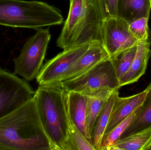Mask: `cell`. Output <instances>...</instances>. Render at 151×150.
<instances>
[{"mask_svg": "<svg viewBox=\"0 0 151 150\" xmlns=\"http://www.w3.org/2000/svg\"><path fill=\"white\" fill-rule=\"evenodd\" d=\"M150 0H119L117 16L129 23L142 18H149Z\"/></svg>", "mask_w": 151, "mask_h": 150, "instance_id": "15", "label": "cell"}, {"mask_svg": "<svg viewBox=\"0 0 151 150\" xmlns=\"http://www.w3.org/2000/svg\"><path fill=\"white\" fill-rule=\"evenodd\" d=\"M150 45L149 39L138 41L130 68L120 81L121 87L136 82L145 74L151 55Z\"/></svg>", "mask_w": 151, "mask_h": 150, "instance_id": "13", "label": "cell"}, {"mask_svg": "<svg viewBox=\"0 0 151 150\" xmlns=\"http://www.w3.org/2000/svg\"><path fill=\"white\" fill-rule=\"evenodd\" d=\"M119 90L113 92L95 120L91 134V143L95 150H100L101 143L109 123L115 100L119 95Z\"/></svg>", "mask_w": 151, "mask_h": 150, "instance_id": "14", "label": "cell"}, {"mask_svg": "<svg viewBox=\"0 0 151 150\" xmlns=\"http://www.w3.org/2000/svg\"><path fill=\"white\" fill-rule=\"evenodd\" d=\"M53 150L34 97L0 119V150Z\"/></svg>", "mask_w": 151, "mask_h": 150, "instance_id": "1", "label": "cell"}, {"mask_svg": "<svg viewBox=\"0 0 151 150\" xmlns=\"http://www.w3.org/2000/svg\"><path fill=\"white\" fill-rule=\"evenodd\" d=\"M149 18H142L129 23L130 32L138 41L149 39Z\"/></svg>", "mask_w": 151, "mask_h": 150, "instance_id": "22", "label": "cell"}, {"mask_svg": "<svg viewBox=\"0 0 151 150\" xmlns=\"http://www.w3.org/2000/svg\"><path fill=\"white\" fill-rule=\"evenodd\" d=\"M110 58V55L102 43H91L86 52L65 74L61 82L76 78L99 63Z\"/></svg>", "mask_w": 151, "mask_h": 150, "instance_id": "10", "label": "cell"}, {"mask_svg": "<svg viewBox=\"0 0 151 150\" xmlns=\"http://www.w3.org/2000/svg\"><path fill=\"white\" fill-rule=\"evenodd\" d=\"M67 92L73 91L83 94L104 89L119 90V81L111 58L101 62L81 75L60 82Z\"/></svg>", "mask_w": 151, "mask_h": 150, "instance_id": "6", "label": "cell"}, {"mask_svg": "<svg viewBox=\"0 0 151 150\" xmlns=\"http://www.w3.org/2000/svg\"><path fill=\"white\" fill-rule=\"evenodd\" d=\"M35 94L26 81L0 68V119L29 101Z\"/></svg>", "mask_w": 151, "mask_h": 150, "instance_id": "7", "label": "cell"}, {"mask_svg": "<svg viewBox=\"0 0 151 150\" xmlns=\"http://www.w3.org/2000/svg\"><path fill=\"white\" fill-rule=\"evenodd\" d=\"M66 102L68 114L72 123L91 143L87 123V102L85 94L76 92H68Z\"/></svg>", "mask_w": 151, "mask_h": 150, "instance_id": "12", "label": "cell"}, {"mask_svg": "<svg viewBox=\"0 0 151 150\" xmlns=\"http://www.w3.org/2000/svg\"><path fill=\"white\" fill-rule=\"evenodd\" d=\"M102 39L111 58L137 45L138 41L130 32L129 23L118 16L104 20Z\"/></svg>", "mask_w": 151, "mask_h": 150, "instance_id": "9", "label": "cell"}, {"mask_svg": "<svg viewBox=\"0 0 151 150\" xmlns=\"http://www.w3.org/2000/svg\"><path fill=\"white\" fill-rule=\"evenodd\" d=\"M148 92V90L145 89L142 92L130 97H121L119 95L118 96L115 100L110 120L104 136L107 134L136 109L141 106Z\"/></svg>", "mask_w": 151, "mask_h": 150, "instance_id": "11", "label": "cell"}, {"mask_svg": "<svg viewBox=\"0 0 151 150\" xmlns=\"http://www.w3.org/2000/svg\"><path fill=\"white\" fill-rule=\"evenodd\" d=\"M66 94L58 83L40 85L34 95L42 127L53 150H72Z\"/></svg>", "mask_w": 151, "mask_h": 150, "instance_id": "2", "label": "cell"}, {"mask_svg": "<svg viewBox=\"0 0 151 150\" xmlns=\"http://www.w3.org/2000/svg\"><path fill=\"white\" fill-rule=\"evenodd\" d=\"M146 89L148 92L142 105L120 139L151 127V82Z\"/></svg>", "mask_w": 151, "mask_h": 150, "instance_id": "17", "label": "cell"}, {"mask_svg": "<svg viewBox=\"0 0 151 150\" xmlns=\"http://www.w3.org/2000/svg\"><path fill=\"white\" fill-rule=\"evenodd\" d=\"M150 5H151V0H150Z\"/></svg>", "mask_w": 151, "mask_h": 150, "instance_id": "25", "label": "cell"}, {"mask_svg": "<svg viewBox=\"0 0 151 150\" xmlns=\"http://www.w3.org/2000/svg\"><path fill=\"white\" fill-rule=\"evenodd\" d=\"M151 143V127L119 139L109 150H147Z\"/></svg>", "mask_w": 151, "mask_h": 150, "instance_id": "18", "label": "cell"}, {"mask_svg": "<svg viewBox=\"0 0 151 150\" xmlns=\"http://www.w3.org/2000/svg\"><path fill=\"white\" fill-rule=\"evenodd\" d=\"M51 34L49 30H37L23 46L19 55L13 60L14 74L22 77L25 81L36 78L42 66Z\"/></svg>", "mask_w": 151, "mask_h": 150, "instance_id": "5", "label": "cell"}, {"mask_svg": "<svg viewBox=\"0 0 151 150\" xmlns=\"http://www.w3.org/2000/svg\"><path fill=\"white\" fill-rule=\"evenodd\" d=\"M137 45L131 48L124 50L111 57L115 68V72L118 80L121 79L124 76L130 68L133 59L136 52Z\"/></svg>", "mask_w": 151, "mask_h": 150, "instance_id": "20", "label": "cell"}, {"mask_svg": "<svg viewBox=\"0 0 151 150\" xmlns=\"http://www.w3.org/2000/svg\"><path fill=\"white\" fill-rule=\"evenodd\" d=\"M141 107L136 109L128 117L118 124L107 134L104 136L101 143L100 150H110L111 147L120 139L127 128L135 118Z\"/></svg>", "mask_w": 151, "mask_h": 150, "instance_id": "19", "label": "cell"}, {"mask_svg": "<svg viewBox=\"0 0 151 150\" xmlns=\"http://www.w3.org/2000/svg\"><path fill=\"white\" fill-rule=\"evenodd\" d=\"M70 136L72 150H95L91 143L71 122Z\"/></svg>", "mask_w": 151, "mask_h": 150, "instance_id": "21", "label": "cell"}, {"mask_svg": "<svg viewBox=\"0 0 151 150\" xmlns=\"http://www.w3.org/2000/svg\"><path fill=\"white\" fill-rule=\"evenodd\" d=\"M147 150H151V143L150 144V146H149V147H148Z\"/></svg>", "mask_w": 151, "mask_h": 150, "instance_id": "24", "label": "cell"}, {"mask_svg": "<svg viewBox=\"0 0 151 150\" xmlns=\"http://www.w3.org/2000/svg\"><path fill=\"white\" fill-rule=\"evenodd\" d=\"M70 10L57 41L64 49L93 42L103 44L102 19L93 0H70Z\"/></svg>", "mask_w": 151, "mask_h": 150, "instance_id": "3", "label": "cell"}, {"mask_svg": "<svg viewBox=\"0 0 151 150\" xmlns=\"http://www.w3.org/2000/svg\"><path fill=\"white\" fill-rule=\"evenodd\" d=\"M103 20L117 16L119 0H93Z\"/></svg>", "mask_w": 151, "mask_h": 150, "instance_id": "23", "label": "cell"}, {"mask_svg": "<svg viewBox=\"0 0 151 150\" xmlns=\"http://www.w3.org/2000/svg\"><path fill=\"white\" fill-rule=\"evenodd\" d=\"M85 44L64 49L62 53L46 63L36 77L39 85H48L61 82L68 71L88 49Z\"/></svg>", "mask_w": 151, "mask_h": 150, "instance_id": "8", "label": "cell"}, {"mask_svg": "<svg viewBox=\"0 0 151 150\" xmlns=\"http://www.w3.org/2000/svg\"><path fill=\"white\" fill-rule=\"evenodd\" d=\"M115 90L104 89L85 94L86 97L87 123L91 136L93 125L106 102Z\"/></svg>", "mask_w": 151, "mask_h": 150, "instance_id": "16", "label": "cell"}, {"mask_svg": "<svg viewBox=\"0 0 151 150\" xmlns=\"http://www.w3.org/2000/svg\"><path fill=\"white\" fill-rule=\"evenodd\" d=\"M63 21L61 11L44 2L0 0V25L37 30Z\"/></svg>", "mask_w": 151, "mask_h": 150, "instance_id": "4", "label": "cell"}]
</instances>
